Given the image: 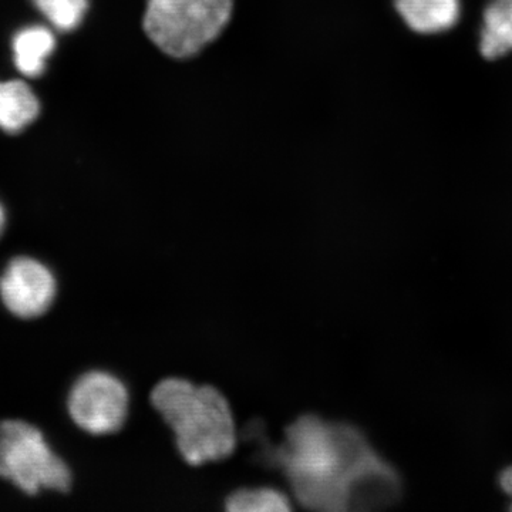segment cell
<instances>
[{"label":"cell","mask_w":512,"mask_h":512,"mask_svg":"<svg viewBox=\"0 0 512 512\" xmlns=\"http://www.w3.org/2000/svg\"><path fill=\"white\" fill-rule=\"evenodd\" d=\"M500 484L504 493L510 495L512 500V467H508L507 470L503 471L500 477ZM510 510L512 511V504L510 505Z\"/></svg>","instance_id":"4fadbf2b"},{"label":"cell","mask_w":512,"mask_h":512,"mask_svg":"<svg viewBox=\"0 0 512 512\" xmlns=\"http://www.w3.org/2000/svg\"><path fill=\"white\" fill-rule=\"evenodd\" d=\"M0 481L37 497L43 493L69 494L72 467L46 439L45 431L22 417L0 420Z\"/></svg>","instance_id":"3957f363"},{"label":"cell","mask_w":512,"mask_h":512,"mask_svg":"<svg viewBox=\"0 0 512 512\" xmlns=\"http://www.w3.org/2000/svg\"><path fill=\"white\" fill-rule=\"evenodd\" d=\"M6 225H8V214H6L5 207H3L2 202H0V238L5 234Z\"/></svg>","instance_id":"5bb4252c"},{"label":"cell","mask_w":512,"mask_h":512,"mask_svg":"<svg viewBox=\"0 0 512 512\" xmlns=\"http://www.w3.org/2000/svg\"><path fill=\"white\" fill-rule=\"evenodd\" d=\"M407 28L419 35H440L457 25L461 0H394Z\"/></svg>","instance_id":"52a82bcc"},{"label":"cell","mask_w":512,"mask_h":512,"mask_svg":"<svg viewBox=\"0 0 512 512\" xmlns=\"http://www.w3.org/2000/svg\"><path fill=\"white\" fill-rule=\"evenodd\" d=\"M151 403L174 431L178 451L191 466L234 453L237 429L220 390L171 377L154 387Z\"/></svg>","instance_id":"7a4b0ae2"},{"label":"cell","mask_w":512,"mask_h":512,"mask_svg":"<svg viewBox=\"0 0 512 512\" xmlns=\"http://www.w3.org/2000/svg\"><path fill=\"white\" fill-rule=\"evenodd\" d=\"M55 49V33L46 26H28L13 36L12 50L16 69L29 79H36L45 73L47 59Z\"/></svg>","instance_id":"ba28073f"},{"label":"cell","mask_w":512,"mask_h":512,"mask_svg":"<svg viewBox=\"0 0 512 512\" xmlns=\"http://www.w3.org/2000/svg\"><path fill=\"white\" fill-rule=\"evenodd\" d=\"M40 101L23 80L0 82V130L18 134L39 117Z\"/></svg>","instance_id":"9c48e42d"},{"label":"cell","mask_w":512,"mask_h":512,"mask_svg":"<svg viewBox=\"0 0 512 512\" xmlns=\"http://www.w3.org/2000/svg\"><path fill=\"white\" fill-rule=\"evenodd\" d=\"M225 508L231 512H286L292 510V505L282 491L261 487L235 491L227 498Z\"/></svg>","instance_id":"8fae6325"},{"label":"cell","mask_w":512,"mask_h":512,"mask_svg":"<svg viewBox=\"0 0 512 512\" xmlns=\"http://www.w3.org/2000/svg\"><path fill=\"white\" fill-rule=\"evenodd\" d=\"M59 291L56 272L35 255L12 256L0 269V305L13 319L46 318L55 309Z\"/></svg>","instance_id":"8992f818"},{"label":"cell","mask_w":512,"mask_h":512,"mask_svg":"<svg viewBox=\"0 0 512 512\" xmlns=\"http://www.w3.org/2000/svg\"><path fill=\"white\" fill-rule=\"evenodd\" d=\"M234 0H147L148 39L175 59H187L214 42L231 19Z\"/></svg>","instance_id":"277c9868"},{"label":"cell","mask_w":512,"mask_h":512,"mask_svg":"<svg viewBox=\"0 0 512 512\" xmlns=\"http://www.w3.org/2000/svg\"><path fill=\"white\" fill-rule=\"evenodd\" d=\"M262 454L282 468L296 500L309 510H377L402 494L397 471L350 424L306 414L286 429L281 446Z\"/></svg>","instance_id":"6da1fadb"},{"label":"cell","mask_w":512,"mask_h":512,"mask_svg":"<svg viewBox=\"0 0 512 512\" xmlns=\"http://www.w3.org/2000/svg\"><path fill=\"white\" fill-rule=\"evenodd\" d=\"M128 403L130 394L123 380L100 369L77 377L66 399L70 420L90 436H109L123 429Z\"/></svg>","instance_id":"5b68a950"},{"label":"cell","mask_w":512,"mask_h":512,"mask_svg":"<svg viewBox=\"0 0 512 512\" xmlns=\"http://www.w3.org/2000/svg\"><path fill=\"white\" fill-rule=\"evenodd\" d=\"M43 18L59 32H72L82 25L89 0H32Z\"/></svg>","instance_id":"7c38bea8"},{"label":"cell","mask_w":512,"mask_h":512,"mask_svg":"<svg viewBox=\"0 0 512 512\" xmlns=\"http://www.w3.org/2000/svg\"><path fill=\"white\" fill-rule=\"evenodd\" d=\"M481 55L488 60L512 52V0H491L483 15Z\"/></svg>","instance_id":"30bf717a"}]
</instances>
